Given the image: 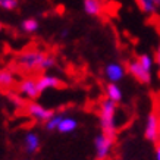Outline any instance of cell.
Returning a JSON list of instances; mask_svg holds the SVG:
<instances>
[{
  "mask_svg": "<svg viewBox=\"0 0 160 160\" xmlns=\"http://www.w3.org/2000/svg\"><path fill=\"white\" fill-rule=\"evenodd\" d=\"M15 65L19 72L25 73V77H37L40 73L47 72L49 69L56 66V58L47 50L40 47H27L21 52L16 59Z\"/></svg>",
  "mask_w": 160,
  "mask_h": 160,
  "instance_id": "obj_1",
  "label": "cell"
},
{
  "mask_svg": "<svg viewBox=\"0 0 160 160\" xmlns=\"http://www.w3.org/2000/svg\"><path fill=\"white\" fill-rule=\"evenodd\" d=\"M98 122L103 134L110 137L116 135L118 131V104L107 98H103L98 104Z\"/></svg>",
  "mask_w": 160,
  "mask_h": 160,
  "instance_id": "obj_2",
  "label": "cell"
},
{
  "mask_svg": "<svg viewBox=\"0 0 160 160\" xmlns=\"http://www.w3.org/2000/svg\"><path fill=\"white\" fill-rule=\"evenodd\" d=\"M16 92L21 97H24L25 100L34 102L35 98L41 94L38 90V84H37V77L28 75V77H24L22 79H19L18 85H16Z\"/></svg>",
  "mask_w": 160,
  "mask_h": 160,
  "instance_id": "obj_3",
  "label": "cell"
},
{
  "mask_svg": "<svg viewBox=\"0 0 160 160\" xmlns=\"http://www.w3.org/2000/svg\"><path fill=\"white\" fill-rule=\"evenodd\" d=\"M115 146V137H110L107 134H97L94 138V153L97 160H107L112 154Z\"/></svg>",
  "mask_w": 160,
  "mask_h": 160,
  "instance_id": "obj_4",
  "label": "cell"
},
{
  "mask_svg": "<svg viewBox=\"0 0 160 160\" xmlns=\"http://www.w3.org/2000/svg\"><path fill=\"white\" fill-rule=\"evenodd\" d=\"M24 110H25V115L29 119H32L34 122H38V123H46L54 115L53 110H50V109L41 106L40 103H35V102H28Z\"/></svg>",
  "mask_w": 160,
  "mask_h": 160,
  "instance_id": "obj_5",
  "label": "cell"
},
{
  "mask_svg": "<svg viewBox=\"0 0 160 160\" xmlns=\"http://www.w3.org/2000/svg\"><path fill=\"white\" fill-rule=\"evenodd\" d=\"M103 73H104V78L107 79V82L119 84L126 75V66H123L119 62H110L104 66Z\"/></svg>",
  "mask_w": 160,
  "mask_h": 160,
  "instance_id": "obj_6",
  "label": "cell"
},
{
  "mask_svg": "<svg viewBox=\"0 0 160 160\" xmlns=\"http://www.w3.org/2000/svg\"><path fill=\"white\" fill-rule=\"evenodd\" d=\"M144 138L150 142H157L159 141V115L154 112H150L146 118L144 123Z\"/></svg>",
  "mask_w": 160,
  "mask_h": 160,
  "instance_id": "obj_7",
  "label": "cell"
},
{
  "mask_svg": "<svg viewBox=\"0 0 160 160\" xmlns=\"http://www.w3.org/2000/svg\"><path fill=\"white\" fill-rule=\"evenodd\" d=\"M126 72L129 73L132 78H135L137 81L141 84L151 82V72H148V71H146V69L142 68L140 63L137 62V59L128 62V65H126Z\"/></svg>",
  "mask_w": 160,
  "mask_h": 160,
  "instance_id": "obj_8",
  "label": "cell"
},
{
  "mask_svg": "<svg viewBox=\"0 0 160 160\" xmlns=\"http://www.w3.org/2000/svg\"><path fill=\"white\" fill-rule=\"evenodd\" d=\"M37 84H38L40 92H43V91H47V90H52V88L62 87V79L58 75L44 72V73L37 75Z\"/></svg>",
  "mask_w": 160,
  "mask_h": 160,
  "instance_id": "obj_9",
  "label": "cell"
},
{
  "mask_svg": "<svg viewBox=\"0 0 160 160\" xmlns=\"http://www.w3.org/2000/svg\"><path fill=\"white\" fill-rule=\"evenodd\" d=\"M22 147H24V151L27 154H35L41 147V138L34 131L27 132L24 135V140H22Z\"/></svg>",
  "mask_w": 160,
  "mask_h": 160,
  "instance_id": "obj_10",
  "label": "cell"
},
{
  "mask_svg": "<svg viewBox=\"0 0 160 160\" xmlns=\"http://www.w3.org/2000/svg\"><path fill=\"white\" fill-rule=\"evenodd\" d=\"M18 85L16 81V75L12 69H0V91L12 92L15 87Z\"/></svg>",
  "mask_w": 160,
  "mask_h": 160,
  "instance_id": "obj_11",
  "label": "cell"
},
{
  "mask_svg": "<svg viewBox=\"0 0 160 160\" xmlns=\"http://www.w3.org/2000/svg\"><path fill=\"white\" fill-rule=\"evenodd\" d=\"M78 129V121L73 116H68V115H62V119L59 122L58 132L60 134H72Z\"/></svg>",
  "mask_w": 160,
  "mask_h": 160,
  "instance_id": "obj_12",
  "label": "cell"
},
{
  "mask_svg": "<svg viewBox=\"0 0 160 160\" xmlns=\"http://www.w3.org/2000/svg\"><path fill=\"white\" fill-rule=\"evenodd\" d=\"M104 94H106V98L110 100L113 103H121L123 100V91L122 88L119 87V84H110L107 82L106 88H104Z\"/></svg>",
  "mask_w": 160,
  "mask_h": 160,
  "instance_id": "obj_13",
  "label": "cell"
},
{
  "mask_svg": "<svg viewBox=\"0 0 160 160\" xmlns=\"http://www.w3.org/2000/svg\"><path fill=\"white\" fill-rule=\"evenodd\" d=\"M82 9L90 16H98L103 13L102 0H82Z\"/></svg>",
  "mask_w": 160,
  "mask_h": 160,
  "instance_id": "obj_14",
  "label": "cell"
},
{
  "mask_svg": "<svg viewBox=\"0 0 160 160\" xmlns=\"http://www.w3.org/2000/svg\"><path fill=\"white\" fill-rule=\"evenodd\" d=\"M137 62L140 63L142 68L146 69V71H148V72H153V68H154V59H153V56L148 53H142L140 54L138 58H137Z\"/></svg>",
  "mask_w": 160,
  "mask_h": 160,
  "instance_id": "obj_15",
  "label": "cell"
},
{
  "mask_svg": "<svg viewBox=\"0 0 160 160\" xmlns=\"http://www.w3.org/2000/svg\"><path fill=\"white\" fill-rule=\"evenodd\" d=\"M137 3H138V8L141 9V12H144L146 15H153L159 9L153 0H137Z\"/></svg>",
  "mask_w": 160,
  "mask_h": 160,
  "instance_id": "obj_16",
  "label": "cell"
},
{
  "mask_svg": "<svg viewBox=\"0 0 160 160\" xmlns=\"http://www.w3.org/2000/svg\"><path fill=\"white\" fill-rule=\"evenodd\" d=\"M38 21L35 19V18H28V19H25L24 22H22V25H21V28H22V31H25L27 34H32V32H35L37 29H38Z\"/></svg>",
  "mask_w": 160,
  "mask_h": 160,
  "instance_id": "obj_17",
  "label": "cell"
},
{
  "mask_svg": "<svg viewBox=\"0 0 160 160\" xmlns=\"http://www.w3.org/2000/svg\"><path fill=\"white\" fill-rule=\"evenodd\" d=\"M9 102L13 104V107H16V109H22L24 110L25 106H27V100H25L24 97H21L18 92H9Z\"/></svg>",
  "mask_w": 160,
  "mask_h": 160,
  "instance_id": "obj_18",
  "label": "cell"
},
{
  "mask_svg": "<svg viewBox=\"0 0 160 160\" xmlns=\"http://www.w3.org/2000/svg\"><path fill=\"white\" fill-rule=\"evenodd\" d=\"M62 115L63 113H56L54 112V115L52 118H50L49 121L44 123V128L47 129V131H58V126H59V122H60V119H62Z\"/></svg>",
  "mask_w": 160,
  "mask_h": 160,
  "instance_id": "obj_19",
  "label": "cell"
},
{
  "mask_svg": "<svg viewBox=\"0 0 160 160\" xmlns=\"http://www.w3.org/2000/svg\"><path fill=\"white\" fill-rule=\"evenodd\" d=\"M19 0H0V8L5 10H13L18 8Z\"/></svg>",
  "mask_w": 160,
  "mask_h": 160,
  "instance_id": "obj_20",
  "label": "cell"
},
{
  "mask_svg": "<svg viewBox=\"0 0 160 160\" xmlns=\"http://www.w3.org/2000/svg\"><path fill=\"white\" fill-rule=\"evenodd\" d=\"M154 160H160V142L156 146V150H154Z\"/></svg>",
  "mask_w": 160,
  "mask_h": 160,
  "instance_id": "obj_21",
  "label": "cell"
},
{
  "mask_svg": "<svg viewBox=\"0 0 160 160\" xmlns=\"http://www.w3.org/2000/svg\"><path fill=\"white\" fill-rule=\"evenodd\" d=\"M156 63L159 65V71H160V44L157 47V50H156Z\"/></svg>",
  "mask_w": 160,
  "mask_h": 160,
  "instance_id": "obj_22",
  "label": "cell"
},
{
  "mask_svg": "<svg viewBox=\"0 0 160 160\" xmlns=\"http://www.w3.org/2000/svg\"><path fill=\"white\" fill-rule=\"evenodd\" d=\"M153 2H154L156 5H157V8H160V0H153Z\"/></svg>",
  "mask_w": 160,
  "mask_h": 160,
  "instance_id": "obj_23",
  "label": "cell"
},
{
  "mask_svg": "<svg viewBox=\"0 0 160 160\" xmlns=\"http://www.w3.org/2000/svg\"><path fill=\"white\" fill-rule=\"evenodd\" d=\"M159 142H160V116H159Z\"/></svg>",
  "mask_w": 160,
  "mask_h": 160,
  "instance_id": "obj_24",
  "label": "cell"
},
{
  "mask_svg": "<svg viewBox=\"0 0 160 160\" xmlns=\"http://www.w3.org/2000/svg\"><path fill=\"white\" fill-rule=\"evenodd\" d=\"M3 31V25H2V22H0V32Z\"/></svg>",
  "mask_w": 160,
  "mask_h": 160,
  "instance_id": "obj_25",
  "label": "cell"
},
{
  "mask_svg": "<svg viewBox=\"0 0 160 160\" xmlns=\"http://www.w3.org/2000/svg\"><path fill=\"white\" fill-rule=\"evenodd\" d=\"M94 160H97V159H94Z\"/></svg>",
  "mask_w": 160,
  "mask_h": 160,
  "instance_id": "obj_26",
  "label": "cell"
}]
</instances>
